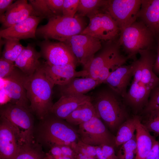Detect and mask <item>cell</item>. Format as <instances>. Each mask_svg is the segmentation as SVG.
Here are the masks:
<instances>
[{
	"instance_id": "obj_22",
	"label": "cell",
	"mask_w": 159,
	"mask_h": 159,
	"mask_svg": "<svg viewBox=\"0 0 159 159\" xmlns=\"http://www.w3.org/2000/svg\"><path fill=\"white\" fill-rule=\"evenodd\" d=\"M139 54L142 72L140 82L151 91L159 82V78L153 71L156 57L151 49L141 51Z\"/></svg>"
},
{
	"instance_id": "obj_27",
	"label": "cell",
	"mask_w": 159,
	"mask_h": 159,
	"mask_svg": "<svg viewBox=\"0 0 159 159\" xmlns=\"http://www.w3.org/2000/svg\"><path fill=\"white\" fill-rule=\"evenodd\" d=\"M140 117L136 115L128 118L119 127L115 137V145H122L132 138L135 135L137 120Z\"/></svg>"
},
{
	"instance_id": "obj_5",
	"label": "cell",
	"mask_w": 159,
	"mask_h": 159,
	"mask_svg": "<svg viewBox=\"0 0 159 159\" xmlns=\"http://www.w3.org/2000/svg\"><path fill=\"white\" fill-rule=\"evenodd\" d=\"M32 113L29 108L11 103L1 107L0 117L9 124L20 145L34 141V125Z\"/></svg>"
},
{
	"instance_id": "obj_31",
	"label": "cell",
	"mask_w": 159,
	"mask_h": 159,
	"mask_svg": "<svg viewBox=\"0 0 159 159\" xmlns=\"http://www.w3.org/2000/svg\"><path fill=\"white\" fill-rule=\"evenodd\" d=\"M129 59L121 53L113 58L100 72L97 80L104 83L109 76L119 67L124 65Z\"/></svg>"
},
{
	"instance_id": "obj_34",
	"label": "cell",
	"mask_w": 159,
	"mask_h": 159,
	"mask_svg": "<svg viewBox=\"0 0 159 159\" xmlns=\"http://www.w3.org/2000/svg\"><path fill=\"white\" fill-rule=\"evenodd\" d=\"M146 118L144 125L155 137L159 135V110H153L146 114Z\"/></svg>"
},
{
	"instance_id": "obj_6",
	"label": "cell",
	"mask_w": 159,
	"mask_h": 159,
	"mask_svg": "<svg viewBox=\"0 0 159 159\" xmlns=\"http://www.w3.org/2000/svg\"><path fill=\"white\" fill-rule=\"evenodd\" d=\"M155 37L142 21H136L120 33L117 41L129 59L135 60L140 51L151 49Z\"/></svg>"
},
{
	"instance_id": "obj_2",
	"label": "cell",
	"mask_w": 159,
	"mask_h": 159,
	"mask_svg": "<svg viewBox=\"0 0 159 159\" xmlns=\"http://www.w3.org/2000/svg\"><path fill=\"white\" fill-rule=\"evenodd\" d=\"M90 97L97 116L112 131L118 129L129 118L124 98L109 87L100 90Z\"/></svg>"
},
{
	"instance_id": "obj_26",
	"label": "cell",
	"mask_w": 159,
	"mask_h": 159,
	"mask_svg": "<svg viewBox=\"0 0 159 159\" xmlns=\"http://www.w3.org/2000/svg\"><path fill=\"white\" fill-rule=\"evenodd\" d=\"M96 116L98 117L90 100L79 106L65 120L70 124L79 125Z\"/></svg>"
},
{
	"instance_id": "obj_37",
	"label": "cell",
	"mask_w": 159,
	"mask_h": 159,
	"mask_svg": "<svg viewBox=\"0 0 159 159\" xmlns=\"http://www.w3.org/2000/svg\"><path fill=\"white\" fill-rule=\"evenodd\" d=\"M16 66L14 63L1 57L0 59V77L1 79L9 76L13 71Z\"/></svg>"
},
{
	"instance_id": "obj_45",
	"label": "cell",
	"mask_w": 159,
	"mask_h": 159,
	"mask_svg": "<svg viewBox=\"0 0 159 159\" xmlns=\"http://www.w3.org/2000/svg\"><path fill=\"white\" fill-rule=\"evenodd\" d=\"M157 44V54L153 66V71L155 73L159 74V37H158Z\"/></svg>"
},
{
	"instance_id": "obj_7",
	"label": "cell",
	"mask_w": 159,
	"mask_h": 159,
	"mask_svg": "<svg viewBox=\"0 0 159 159\" xmlns=\"http://www.w3.org/2000/svg\"><path fill=\"white\" fill-rule=\"evenodd\" d=\"M87 16L89 23L81 34L90 35L104 42L117 41L120 30L110 15L101 9Z\"/></svg>"
},
{
	"instance_id": "obj_40",
	"label": "cell",
	"mask_w": 159,
	"mask_h": 159,
	"mask_svg": "<svg viewBox=\"0 0 159 159\" xmlns=\"http://www.w3.org/2000/svg\"><path fill=\"white\" fill-rule=\"evenodd\" d=\"M107 159H118L113 147L105 145L100 146Z\"/></svg>"
},
{
	"instance_id": "obj_28",
	"label": "cell",
	"mask_w": 159,
	"mask_h": 159,
	"mask_svg": "<svg viewBox=\"0 0 159 159\" xmlns=\"http://www.w3.org/2000/svg\"><path fill=\"white\" fill-rule=\"evenodd\" d=\"M42 146L34 140L21 145L14 159H45L46 153L43 151Z\"/></svg>"
},
{
	"instance_id": "obj_19",
	"label": "cell",
	"mask_w": 159,
	"mask_h": 159,
	"mask_svg": "<svg viewBox=\"0 0 159 159\" xmlns=\"http://www.w3.org/2000/svg\"><path fill=\"white\" fill-rule=\"evenodd\" d=\"M133 67L131 64L121 65L114 70L104 83L123 98L126 96L127 88L133 75Z\"/></svg>"
},
{
	"instance_id": "obj_41",
	"label": "cell",
	"mask_w": 159,
	"mask_h": 159,
	"mask_svg": "<svg viewBox=\"0 0 159 159\" xmlns=\"http://www.w3.org/2000/svg\"><path fill=\"white\" fill-rule=\"evenodd\" d=\"M159 156V141L156 140L148 154L146 159H155Z\"/></svg>"
},
{
	"instance_id": "obj_25",
	"label": "cell",
	"mask_w": 159,
	"mask_h": 159,
	"mask_svg": "<svg viewBox=\"0 0 159 159\" xmlns=\"http://www.w3.org/2000/svg\"><path fill=\"white\" fill-rule=\"evenodd\" d=\"M136 131L137 147L135 159H146L148 154L156 141L155 137L150 134L141 122L140 117L137 120Z\"/></svg>"
},
{
	"instance_id": "obj_20",
	"label": "cell",
	"mask_w": 159,
	"mask_h": 159,
	"mask_svg": "<svg viewBox=\"0 0 159 159\" xmlns=\"http://www.w3.org/2000/svg\"><path fill=\"white\" fill-rule=\"evenodd\" d=\"M137 18L159 37V0H142Z\"/></svg>"
},
{
	"instance_id": "obj_21",
	"label": "cell",
	"mask_w": 159,
	"mask_h": 159,
	"mask_svg": "<svg viewBox=\"0 0 159 159\" xmlns=\"http://www.w3.org/2000/svg\"><path fill=\"white\" fill-rule=\"evenodd\" d=\"M41 57L39 52L37 51L34 46L29 44L24 47L17 57L14 64L27 76L32 75L40 67L41 63L39 59Z\"/></svg>"
},
{
	"instance_id": "obj_46",
	"label": "cell",
	"mask_w": 159,
	"mask_h": 159,
	"mask_svg": "<svg viewBox=\"0 0 159 159\" xmlns=\"http://www.w3.org/2000/svg\"><path fill=\"white\" fill-rule=\"evenodd\" d=\"M97 159H107L100 146H95Z\"/></svg>"
},
{
	"instance_id": "obj_42",
	"label": "cell",
	"mask_w": 159,
	"mask_h": 159,
	"mask_svg": "<svg viewBox=\"0 0 159 159\" xmlns=\"http://www.w3.org/2000/svg\"><path fill=\"white\" fill-rule=\"evenodd\" d=\"M61 147L63 155L77 159V154L74 150L70 146L59 145Z\"/></svg>"
},
{
	"instance_id": "obj_17",
	"label": "cell",
	"mask_w": 159,
	"mask_h": 159,
	"mask_svg": "<svg viewBox=\"0 0 159 159\" xmlns=\"http://www.w3.org/2000/svg\"><path fill=\"white\" fill-rule=\"evenodd\" d=\"M31 16H37L32 6L26 0H18L12 4L3 16H0V22L4 29H5Z\"/></svg>"
},
{
	"instance_id": "obj_32",
	"label": "cell",
	"mask_w": 159,
	"mask_h": 159,
	"mask_svg": "<svg viewBox=\"0 0 159 159\" xmlns=\"http://www.w3.org/2000/svg\"><path fill=\"white\" fill-rule=\"evenodd\" d=\"M121 145L117 155L118 159H135L137 147L136 135Z\"/></svg>"
},
{
	"instance_id": "obj_38",
	"label": "cell",
	"mask_w": 159,
	"mask_h": 159,
	"mask_svg": "<svg viewBox=\"0 0 159 159\" xmlns=\"http://www.w3.org/2000/svg\"><path fill=\"white\" fill-rule=\"evenodd\" d=\"M64 0H47L51 11L55 16L62 15V10Z\"/></svg>"
},
{
	"instance_id": "obj_15",
	"label": "cell",
	"mask_w": 159,
	"mask_h": 159,
	"mask_svg": "<svg viewBox=\"0 0 159 159\" xmlns=\"http://www.w3.org/2000/svg\"><path fill=\"white\" fill-rule=\"evenodd\" d=\"M43 19L40 16H30L21 22L1 30L0 37L19 41L36 38L37 26Z\"/></svg>"
},
{
	"instance_id": "obj_24",
	"label": "cell",
	"mask_w": 159,
	"mask_h": 159,
	"mask_svg": "<svg viewBox=\"0 0 159 159\" xmlns=\"http://www.w3.org/2000/svg\"><path fill=\"white\" fill-rule=\"evenodd\" d=\"M102 83L98 80L90 77L75 78L68 84L59 86L61 96L72 94L85 95Z\"/></svg>"
},
{
	"instance_id": "obj_39",
	"label": "cell",
	"mask_w": 159,
	"mask_h": 159,
	"mask_svg": "<svg viewBox=\"0 0 159 159\" xmlns=\"http://www.w3.org/2000/svg\"><path fill=\"white\" fill-rule=\"evenodd\" d=\"M133 67V80L140 82L142 78V72L140 62L139 59H136L132 63Z\"/></svg>"
},
{
	"instance_id": "obj_16",
	"label": "cell",
	"mask_w": 159,
	"mask_h": 159,
	"mask_svg": "<svg viewBox=\"0 0 159 159\" xmlns=\"http://www.w3.org/2000/svg\"><path fill=\"white\" fill-rule=\"evenodd\" d=\"M20 146L12 128L6 120L0 117V159H14Z\"/></svg>"
},
{
	"instance_id": "obj_11",
	"label": "cell",
	"mask_w": 159,
	"mask_h": 159,
	"mask_svg": "<svg viewBox=\"0 0 159 159\" xmlns=\"http://www.w3.org/2000/svg\"><path fill=\"white\" fill-rule=\"evenodd\" d=\"M41 57L46 60L47 64L52 65L74 64L77 60L69 47L65 43L53 42L45 39L39 43Z\"/></svg>"
},
{
	"instance_id": "obj_18",
	"label": "cell",
	"mask_w": 159,
	"mask_h": 159,
	"mask_svg": "<svg viewBox=\"0 0 159 159\" xmlns=\"http://www.w3.org/2000/svg\"><path fill=\"white\" fill-rule=\"evenodd\" d=\"M91 100L90 96L83 94L61 96L54 104L50 114L63 120H66L79 106Z\"/></svg>"
},
{
	"instance_id": "obj_48",
	"label": "cell",
	"mask_w": 159,
	"mask_h": 159,
	"mask_svg": "<svg viewBox=\"0 0 159 159\" xmlns=\"http://www.w3.org/2000/svg\"><path fill=\"white\" fill-rule=\"evenodd\" d=\"M155 159H159V156L155 158Z\"/></svg>"
},
{
	"instance_id": "obj_35",
	"label": "cell",
	"mask_w": 159,
	"mask_h": 159,
	"mask_svg": "<svg viewBox=\"0 0 159 159\" xmlns=\"http://www.w3.org/2000/svg\"><path fill=\"white\" fill-rule=\"evenodd\" d=\"M159 110V82L151 91L148 102L143 110L147 113L151 111Z\"/></svg>"
},
{
	"instance_id": "obj_23",
	"label": "cell",
	"mask_w": 159,
	"mask_h": 159,
	"mask_svg": "<svg viewBox=\"0 0 159 159\" xmlns=\"http://www.w3.org/2000/svg\"><path fill=\"white\" fill-rule=\"evenodd\" d=\"M151 91L141 82L133 80L124 99L126 103L140 110L147 105Z\"/></svg>"
},
{
	"instance_id": "obj_29",
	"label": "cell",
	"mask_w": 159,
	"mask_h": 159,
	"mask_svg": "<svg viewBox=\"0 0 159 159\" xmlns=\"http://www.w3.org/2000/svg\"><path fill=\"white\" fill-rule=\"evenodd\" d=\"M106 0H80L77 11L80 16H87L102 9L107 4Z\"/></svg>"
},
{
	"instance_id": "obj_9",
	"label": "cell",
	"mask_w": 159,
	"mask_h": 159,
	"mask_svg": "<svg viewBox=\"0 0 159 159\" xmlns=\"http://www.w3.org/2000/svg\"><path fill=\"white\" fill-rule=\"evenodd\" d=\"M77 132L80 139L85 143L95 146L103 145L115 146V137L97 116L79 125Z\"/></svg>"
},
{
	"instance_id": "obj_1",
	"label": "cell",
	"mask_w": 159,
	"mask_h": 159,
	"mask_svg": "<svg viewBox=\"0 0 159 159\" xmlns=\"http://www.w3.org/2000/svg\"><path fill=\"white\" fill-rule=\"evenodd\" d=\"M54 85L46 75L41 64L34 74L26 79L25 87L29 109L40 120L50 113L54 104L52 95Z\"/></svg>"
},
{
	"instance_id": "obj_33",
	"label": "cell",
	"mask_w": 159,
	"mask_h": 159,
	"mask_svg": "<svg viewBox=\"0 0 159 159\" xmlns=\"http://www.w3.org/2000/svg\"><path fill=\"white\" fill-rule=\"evenodd\" d=\"M29 3L37 16L49 19L55 16L50 9L47 0H29Z\"/></svg>"
},
{
	"instance_id": "obj_10",
	"label": "cell",
	"mask_w": 159,
	"mask_h": 159,
	"mask_svg": "<svg viewBox=\"0 0 159 159\" xmlns=\"http://www.w3.org/2000/svg\"><path fill=\"white\" fill-rule=\"evenodd\" d=\"M68 45L77 62L85 69L96 54L102 48L101 41L90 35L80 34L73 36L63 42Z\"/></svg>"
},
{
	"instance_id": "obj_14",
	"label": "cell",
	"mask_w": 159,
	"mask_h": 159,
	"mask_svg": "<svg viewBox=\"0 0 159 159\" xmlns=\"http://www.w3.org/2000/svg\"><path fill=\"white\" fill-rule=\"evenodd\" d=\"M105 42L103 46L95 54L93 59L85 69L87 77L97 80L100 72L113 58L121 53L117 41Z\"/></svg>"
},
{
	"instance_id": "obj_13",
	"label": "cell",
	"mask_w": 159,
	"mask_h": 159,
	"mask_svg": "<svg viewBox=\"0 0 159 159\" xmlns=\"http://www.w3.org/2000/svg\"><path fill=\"white\" fill-rule=\"evenodd\" d=\"M46 75L54 85L61 86L65 85L74 79L79 77H87V71H77L76 65L67 64L62 65H50L46 62L41 64Z\"/></svg>"
},
{
	"instance_id": "obj_3",
	"label": "cell",
	"mask_w": 159,
	"mask_h": 159,
	"mask_svg": "<svg viewBox=\"0 0 159 159\" xmlns=\"http://www.w3.org/2000/svg\"><path fill=\"white\" fill-rule=\"evenodd\" d=\"M37 131L36 142L50 148L67 145L72 149L79 139L77 131L70 124L51 114L40 120Z\"/></svg>"
},
{
	"instance_id": "obj_12",
	"label": "cell",
	"mask_w": 159,
	"mask_h": 159,
	"mask_svg": "<svg viewBox=\"0 0 159 159\" xmlns=\"http://www.w3.org/2000/svg\"><path fill=\"white\" fill-rule=\"evenodd\" d=\"M27 76L16 67L9 76L1 80L3 89L10 99V103L29 108V102L25 87Z\"/></svg>"
},
{
	"instance_id": "obj_43",
	"label": "cell",
	"mask_w": 159,
	"mask_h": 159,
	"mask_svg": "<svg viewBox=\"0 0 159 159\" xmlns=\"http://www.w3.org/2000/svg\"><path fill=\"white\" fill-rule=\"evenodd\" d=\"M13 0H0V16H3L13 3Z\"/></svg>"
},
{
	"instance_id": "obj_36",
	"label": "cell",
	"mask_w": 159,
	"mask_h": 159,
	"mask_svg": "<svg viewBox=\"0 0 159 159\" xmlns=\"http://www.w3.org/2000/svg\"><path fill=\"white\" fill-rule=\"evenodd\" d=\"M80 0H64L62 10V15L73 17L77 11Z\"/></svg>"
},
{
	"instance_id": "obj_4",
	"label": "cell",
	"mask_w": 159,
	"mask_h": 159,
	"mask_svg": "<svg viewBox=\"0 0 159 159\" xmlns=\"http://www.w3.org/2000/svg\"><path fill=\"white\" fill-rule=\"evenodd\" d=\"M86 24L83 17L78 14L73 17L55 16L49 19L46 24L37 28L36 36L44 40L52 39L64 42L80 34L86 27Z\"/></svg>"
},
{
	"instance_id": "obj_30",
	"label": "cell",
	"mask_w": 159,
	"mask_h": 159,
	"mask_svg": "<svg viewBox=\"0 0 159 159\" xmlns=\"http://www.w3.org/2000/svg\"><path fill=\"white\" fill-rule=\"evenodd\" d=\"M5 39V46L1 57L14 63L24 47L21 44L19 40L9 39Z\"/></svg>"
},
{
	"instance_id": "obj_49",
	"label": "cell",
	"mask_w": 159,
	"mask_h": 159,
	"mask_svg": "<svg viewBox=\"0 0 159 159\" xmlns=\"http://www.w3.org/2000/svg\"></svg>"
},
{
	"instance_id": "obj_8",
	"label": "cell",
	"mask_w": 159,
	"mask_h": 159,
	"mask_svg": "<svg viewBox=\"0 0 159 159\" xmlns=\"http://www.w3.org/2000/svg\"><path fill=\"white\" fill-rule=\"evenodd\" d=\"M141 3L142 0H108L102 10L112 17L120 33L136 21Z\"/></svg>"
},
{
	"instance_id": "obj_44",
	"label": "cell",
	"mask_w": 159,
	"mask_h": 159,
	"mask_svg": "<svg viewBox=\"0 0 159 159\" xmlns=\"http://www.w3.org/2000/svg\"><path fill=\"white\" fill-rule=\"evenodd\" d=\"M48 156L52 157H57L63 155L61 147L59 145L53 146L50 148L49 152L46 153Z\"/></svg>"
},
{
	"instance_id": "obj_47",
	"label": "cell",
	"mask_w": 159,
	"mask_h": 159,
	"mask_svg": "<svg viewBox=\"0 0 159 159\" xmlns=\"http://www.w3.org/2000/svg\"><path fill=\"white\" fill-rule=\"evenodd\" d=\"M87 159H96V158L91 157H90L88 158Z\"/></svg>"
}]
</instances>
